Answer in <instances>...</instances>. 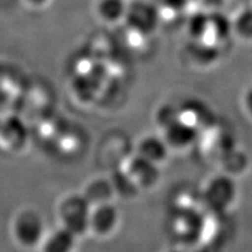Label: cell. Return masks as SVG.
Returning <instances> with one entry per match:
<instances>
[{"mask_svg":"<svg viewBox=\"0 0 252 252\" xmlns=\"http://www.w3.org/2000/svg\"><path fill=\"white\" fill-rule=\"evenodd\" d=\"M25 1L33 7H41V6H45L48 0H25Z\"/></svg>","mask_w":252,"mask_h":252,"instance_id":"obj_15","label":"cell"},{"mask_svg":"<svg viewBox=\"0 0 252 252\" xmlns=\"http://www.w3.org/2000/svg\"><path fill=\"white\" fill-rule=\"evenodd\" d=\"M162 2L169 11L181 12L185 11L193 2V0H162Z\"/></svg>","mask_w":252,"mask_h":252,"instance_id":"obj_13","label":"cell"},{"mask_svg":"<svg viewBox=\"0 0 252 252\" xmlns=\"http://www.w3.org/2000/svg\"><path fill=\"white\" fill-rule=\"evenodd\" d=\"M234 27L243 39L252 40V7L241 12L236 18Z\"/></svg>","mask_w":252,"mask_h":252,"instance_id":"obj_12","label":"cell"},{"mask_svg":"<svg viewBox=\"0 0 252 252\" xmlns=\"http://www.w3.org/2000/svg\"><path fill=\"white\" fill-rule=\"evenodd\" d=\"M119 215L117 209L111 204L99 203L90 210L89 229L98 236L110 235L117 226Z\"/></svg>","mask_w":252,"mask_h":252,"instance_id":"obj_5","label":"cell"},{"mask_svg":"<svg viewBox=\"0 0 252 252\" xmlns=\"http://www.w3.org/2000/svg\"><path fill=\"white\" fill-rule=\"evenodd\" d=\"M42 222L34 213H21L15 217L13 222V232L15 238L25 247L39 244L42 237Z\"/></svg>","mask_w":252,"mask_h":252,"instance_id":"obj_4","label":"cell"},{"mask_svg":"<svg viewBox=\"0 0 252 252\" xmlns=\"http://www.w3.org/2000/svg\"><path fill=\"white\" fill-rule=\"evenodd\" d=\"M208 28H209V14L197 12L189 18L187 31L189 36H191V39L195 41L206 40Z\"/></svg>","mask_w":252,"mask_h":252,"instance_id":"obj_11","label":"cell"},{"mask_svg":"<svg viewBox=\"0 0 252 252\" xmlns=\"http://www.w3.org/2000/svg\"><path fill=\"white\" fill-rule=\"evenodd\" d=\"M231 31V24L224 15L220 13L209 14V28L207 36L210 35L215 41H224L228 39Z\"/></svg>","mask_w":252,"mask_h":252,"instance_id":"obj_10","label":"cell"},{"mask_svg":"<svg viewBox=\"0 0 252 252\" xmlns=\"http://www.w3.org/2000/svg\"><path fill=\"white\" fill-rule=\"evenodd\" d=\"M236 186L228 176L213 179L204 190V200L213 209L223 210L235 201Z\"/></svg>","mask_w":252,"mask_h":252,"instance_id":"obj_3","label":"cell"},{"mask_svg":"<svg viewBox=\"0 0 252 252\" xmlns=\"http://www.w3.org/2000/svg\"><path fill=\"white\" fill-rule=\"evenodd\" d=\"M139 154L145 160L157 165L165 161L168 156V145L158 137H147L139 144Z\"/></svg>","mask_w":252,"mask_h":252,"instance_id":"obj_7","label":"cell"},{"mask_svg":"<svg viewBox=\"0 0 252 252\" xmlns=\"http://www.w3.org/2000/svg\"><path fill=\"white\" fill-rule=\"evenodd\" d=\"M127 5L125 0H98L96 13L104 23L116 24L124 19Z\"/></svg>","mask_w":252,"mask_h":252,"instance_id":"obj_8","label":"cell"},{"mask_svg":"<svg viewBox=\"0 0 252 252\" xmlns=\"http://www.w3.org/2000/svg\"><path fill=\"white\" fill-rule=\"evenodd\" d=\"M75 236L67 229L59 230L45 238L42 252H72L75 248Z\"/></svg>","mask_w":252,"mask_h":252,"instance_id":"obj_9","label":"cell"},{"mask_svg":"<svg viewBox=\"0 0 252 252\" xmlns=\"http://www.w3.org/2000/svg\"><path fill=\"white\" fill-rule=\"evenodd\" d=\"M197 130L190 123L176 118L175 121L165 126V135L163 140L173 149H186L190 146L196 139Z\"/></svg>","mask_w":252,"mask_h":252,"instance_id":"obj_6","label":"cell"},{"mask_svg":"<svg viewBox=\"0 0 252 252\" xmlns=\"http://www.w3.org/2000/svg\"><path fill=\"white\" fill-rule=\"evenodd\" d=\"M90 210L89 201L84 196L65 198L60 208V216L64 223V229L69 230L75 236L89 229Z\"/></svg>","mask_w":252,"mask_h":252,"instance_id":"obj_2","label":"cell"},{"mask_svg":"<svg viewBox=\"0 0 252 252\" xmlns=\"http://www.w3.org/2000/svg\"><path fill=\"white\" fill-rule=\"evenodd\" d=\"M125 21L131 31L139 35H151L159 26V9L147 0H134L127 5Z\"/></svg>","mask_w":252,"mask_h":252,"instance_id":"obj_1","label":"cell"},{"mask_svg":"<svg viewBox=\"0 0 252 252\" xmlns=\"http://www.w3.org/2000/svg\"><path fill=\"white\" fill-rule=\"evenodd\" d=\"M243 105H244L245 111L249 113V116H251L252 117V88L245 91L244 97H243Z\"/></svg>","mask_w":252,"mask_h":252,"instance_id":"obj_14","label":"cell"}]
</instances>
